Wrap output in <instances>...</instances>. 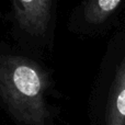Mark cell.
Listing matches in <instances>:
<instances>
[{
  "mask_svg": "<svg viewBox=\"0 0 125 125\" xmlns=\"http://www.w3.org/2000/svg\"><path fill=\"white\" fill-rule=\"evenodd\" d=\"M46 87V73L34 62L0 55V95L18 121L28 125L45 123L48 117Z\"/></svg>",
  "mask_w": 125,
  "mask_h": 125,
  "instance_id": "1",
  "label": "cell"
},
{
  "mask_svg": "<svg viewBox=\"0 0 125 125\" xmlns=\"http://www.w3.org/2000/svg\"><path fill=\"white\" fill-rule=\"evenodd\" d=\"M53 0H13L19 25L31 35H42L51 21Z\"/></svg>",
  "mask_w": 125,
  "mask_h": 125,
  "instance_id": "2",
  "label": "cell"
},
{
  "mask_svg": "<svg viewBox=\"0 0 125 125\" xmlns=\"http://www.w3.org/2000/svg\"><path fill=\"white\" fill-rule=\"evenodd\" d=\"M121 2L122 0H89L84 8V18L91 24L103 23Z\"/></svg>",
  "mask_w": 125,
  "mask_h": 125,
  "instance_id": "4",
  "label": "cell"
},
{
  "mask_svg": "<svg viewBox=\"0 0 125 125\" xmlns=\"http://www.w3.org/2000/svg\"><path fill=\"white\" fill-rule=\"evenodd\" d=\"M105 125H125V59L120 66L113 82Z\"/></svg>",
  "mask_w": 125,
  "mask_h": 125,
  "instance_id": "3",
  "label": "cell"
}]
</instances>
